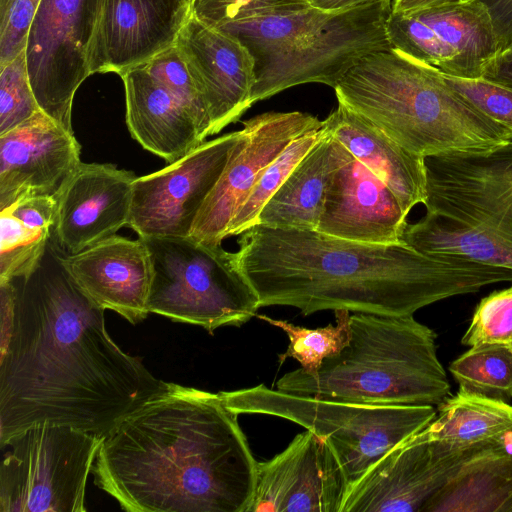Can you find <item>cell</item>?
Returning a JSON list of instances; mask_svg holds the SVG:
<instances>
[{"instance_id": "4", "label": "cell", "mask_w": 512, "mask_h": 512, "mask_svg": "<svg viewBox=\"0 0 512 512\" xmlns=\"http://www.w3.org/2000/svg\"><path fill=\"white\" fill-rule=\"evenodd\" d=\"M334 90L338 103L422 158L512 140L510 130L450 87L441 72L394 48L364 56Z\"/></svg>"}, {"instance_id": "18", "label": "cell", "mask_w": 512, "mask_h": 512, "mask_svg": "<svg viewBox=\"0 0 512 512\" xmlns=\"http://www.w3.org/2000/svg\"><path fill=\"white\" fill-rule=\"evenodd\" d=\"M175 47L206 103L210 136L238 121L253 105L256 63L236 37L192 14Z\"/></svg>"}, {"instance_id": "8", "label": "cell", "mask_w": 512, "mask_h": 512, "mask_svg": "<svg viewBox=\"0 0 512 512\" xmlns=\"http://www.w3.org/2000/svg\"><path fill=\"white\" fill-rule=\"evenodd\" d=\"M142 239L152 265L149 313L201 326L210 334L256 316L259 297L233 253L189 236Z\"/></svg>"}, {"instance_id": "12", "label": "cell", "mask_w": 512, "mask_h": 512, "mask_svg": "<svg viewBox=\"0 0 512 512\" xmlns=\"http://www.w3.org/2000/svg\"><path fill=\"white\" fill-rule=\"evenodd\" d=\"M386 31L392 48L452 77L481 78L501 52L489 14L475 1L391 10Z\"/></svg>"}, {"instance_id": "16", "label": "cell", "mask_w": 512, "mask_h": 512, "mask_svg": "<svg viewBox=\"0 0 512 512\" xmlns=\"http://www.w3.org/2000/svg\"><path fill=\"white\" fill-rule=\"evenodd\" d=\"M348 481L329 443L306 429L258 462L248 512H340Z\"/></svg>"}, {"instance_id": "44", "label": "cell", "mask_w": 512, "mask_h": 512, "mask_svg": "<svg viewBox=\"0 0 512 512\" xmlns=\"http://www.w3.org/2000/svg\"><path fill=\"white\" fill-rule=\"evenodd\" d=\"M499 512H512V495L501 506Z\"/></svg>"}, {"instance_id": "27", "label": "cell", "mask_w": 512, "mask_h": 512, "mask_svg": "<svg viewBox=\"0 0 512 512\" xmlns=\"http://www.w3.org/2000/svg\"><path fill=\"white\" fill-rule=\"evenodd\" d=\"M511 430V404L459 391L438 405V413L422 432L430 440L468 448Z\"/></svg>"}, {"instance_id": "30", "label": "cell", "mask_w": 512, "mask_h": 512, "mask_svg": "<svg viewBox=\"0 0 512 512\" xmlns=\"http://www.w3.org/2000/svg\"><path fill=\"white\" fill-rule=\"evenodd\" d=\"M327 132L324 122L323 126L307 131L295 138L271 161L235 213L226 230L225 239L230 236H239L256 225L257 218L269 199L282 186L298 163Z\"/></svg>"}, {"instance_id": "29", "label": "cell", "mask_w": 512, "mask_h": 512, "mask_svg": "<svg viewBox=\"0 0 512 512\" xmlns=\"http://www.w3.org/2000/svg\"><path fill=\"white\" fill-rule=\"evenodd\" d=\"M449 371L459 391L493 400H512V347L509 343H480L455 359Z\"/></svg>"}, {"instance_id": "39", "label": "cell", "mask_w": 512, "mask_h": 512, "mask_svg": "<svg viewBox=\"0 0 512 512\" xmlns=\"http://www.w3.org/2000/svg\"><path fill=\"white\" fill-rule=\"evenodd\" d=\"M2 210L9 211L23 223L53 231L56 220L57 199L48 196H31L18 200Z\"/></svg>"}, {"instance_id": "31", "label": "cell", "mask_w": 512, "mask_h": 512, "mask_svg": "<svg viewBox=\"0 0 512 512\" xmlns=\"http://www.w3.org/2000/svg\"><path fill=\"white\" fill-rule=\"evenodd\" d=\"M334 314L336 325L329 324L314 329L266 315L256 316L287 334L289 345L286 351L278 356L280 364L287 358H292L300 363L305 373L315 374L326 358L341 352L351 339L350 311L340 309L335 310Z\"/></svg>"}, {"instance_id": "15", "label": "cell", "mask_w": 512, "mask_h": 512, "mask_svg": "<svg viewBox=\"0 0 512 512\" xmlns=\"http://www.w3.org/2000/svg\"><path fill=\"white\" fill-rule=\"evenodd\" d=\"M227 164L203 203L189 237L221 245L235 213L245 201L263 170L295 138L323 126L308 113L265 112L246 120Z\"/></svg>"}, {"instance_id": "32", "label": "cell", "mask_w": 512, "mask_h": 512, "mask_svg": "<svg viewBox=\"0 0 512 512\" xmlns=\"http://www.w3.org/2000/svg\"><path fill=\"white\" fill-rule=\"evenodd\" d=\"M52 231L31 227L0 210V282L28 277L41 263Z\"/></svg>"}, {"instance_id": "10", "label": "cell", "mask_w": 512, "mask_h": 512, "mask_svg": "<svg viewBox=\"0 0 512 512\" xmlns=\"http://www.w3.org/2000/svg\"><path fill=\"white\" fill-rule=\"evenodd\" d=\"M101 0H41L29 27L25 56L41 110L70 132L74 95L91 75L90 49Z\"/></svg>"}, {"instance_id": "41", "label": "cell", "mask_w": 512, "mask_h": 512, "mask_svg": "<svg viewBox=\"0 0 512 512\" xmlns=\"http://www.w3.org/2000/svg\"><path fill=\"white\" fill-rule=\"evenodd\" d=\"M482 77L512 87V52L501 51L486 66Z\"/></svg>"}, {"instance_id": "25", "label": "cell", "mask_w": 512, "mask_h": 512, "mask_svg": "<svg viewBox=\"0 0 512 512\" xmlns=\"http://www.w3.org/2000/svg\"><path fill=\"white\" fill-rule=\"evenodd\" d=\"M351 157L352 154L327 132L269 199L256 224L316 230L331 178Z\"/></svg>"}, {"instance_id": "3", "label": "cell", "mask_w": 512, "mask_h": 512, "mask_svg": "<svg viewBox=\"0 0 512 512\" xmlns=\"http://www.w3.org/2000/svg\"><path fill=\"white\" fill-rule=\"evenodd\" d=\"M239 236L234 261L260 308L291 306L305 316L340 309L407 316L452 296L512 282V270L423 254L404 241L366 243L261 224Z\"/></svg>"}, {"instance_id": "22", "label": "cell", "mask_w": 512, "mask_h": 512, "mask_svg": "<svg viewBox=\"0 0 512 512\" xmlns=\"http://www.w3.org/2000/svg\"><path fill=\"white\" fill-rule=\"evenodd\" d=\"M407 213L394 192L353 155L332 176L316 230L352 241L397 244Z\"/></svg>"}, {"instance_id": "13", "label": "cell", "mask_w": 512, "mask_h": 512, "mask_svg": "<svg viewBox=\"0 0 512 512\" xmlns=\"http://www.w3.org/2000/svg\"><path fill=\"white\" fill-rule=\"evenodd\" d=\"M492 440L456 448L430 440L420 430L393 446L348 486L340 512H422L461 465Z\"/></svg>"}, {"instance_id": "1", "label": "cell", "mask_w": 512, "mask_h": 512, "mask_svg": "<svg viewBox=\"0 0 512 512\" xmlns=\"http://www.w3.org/2000/svg\"><path fill=\"white\" fill-rule=\"evenodd\" d=\"M50 244L28 277L0 283V446L41 423L102 438L168 386L114 342Z\"/></svg>"}, {"instance_id": "6", "label": "cell", "mask_w": 512, "mask_h": 512, "mask_svg": "<svg viewBox=\"0 0 512 512\" xmlns=\"http://www.w3.org/2000/svg\"><path fill=\"white\" fill-rule=\"evenodd\" d=\"M351 339L319 371L284 374L276 389L379 405H439L451 396L436 353V334L413 315L354 313Z\"/></svg>"}, {"instance_id": "20", "label": "cell", "mask_w": 512, "mask_h": 512, "mask_svg": "<svg viewBox=\"0 0 512 512\" xmlns=\"http://www.w3.org/2000/svg\"><path fill=\"white\" fill-rule=\"evenodd\" d=\"M136 178L113 164L81 162L57 199L53 234L59 249L80 252L128 225Z\"/></svg>"}, {"instance_id": "34", "label": "cell", "mask_w": 512, "mask_h": 512, "mask_svg": "<svg viewBox=\"0 0 512 512\" xmlns=\"http://www.w3.org/2000/svg\"><path fill=\"white\" fill-rule=\"evenodd\" d=\"M41 111L31 87L25 50L0 67V135Z\"/></svg>"}, {"instance_id": "28", "label": "cell", "mask_w": 512, "mask_h": 512, "mask_svg": "<svg viewBox=\"0 0 512 512\" xmlns=\"http://www.w3.org/2000/svg\"><path fill=\"white\" fill-rule=\"evenodd\" d=\"M337 13L308 5L240 18L215 28L240 40L258 64L288 51L319 31Z\"/></svg>"}, {"instance_id": "9", "label": "cell", "mask_w": 512, "mask_h": 512, "mask_svg": "<svg viewBox=\"0 0 512 512\" xmlns=\"http://www.w3.org/2000/svg\"><path fill=\"white\" fill-rule=\"evenodd\" d=\"M101 442L50 423L11 437L0 465V512H85L88 475Z\"/></svg>"}, {"instance_id": "35", "label": "cell", "mask_w": 512, "mask_h": 512, "mask_svg": "<svg viewBox=\"0 0 512 512\" xmlns=\"http://www.w3.org/2000/svg\"><path fill=\"white\" fill-rule=\"evenodd\" d=\"M512 339V286L483 298L475 309L461 342L509 343Z\"/></svg>"}, {"instance_id": "46", "label": "cell", "mask_w": 512, "mask_h": 512, "mask_svg": "<svg viewBox=\"0 0 512 512\" xmlns=\"http://www.w3.org/2000/svg\"><path fill=\"white\" fill-rule=\"evenodd\" d=\"M509 344H510V346L512 347V339L510 340Z\"/></svg>"}, {"instance_id": "40", "label": "cell", "mask_w": 512, "mask_h": 512, "mask_svg": "<svg viewBox=\"0 0 512 512\" xmlns=\"http://www.w3.org/2000/svg\"><path fill=\"white\" fill-rule=\"evenodd\" d=\"M481 4L490 16L501 51L512 40V0H470Z\"/></svg>"}, {"instance_id": "45", "label": "cell", "mask_w": 512, "mask_h": 512, "mask_svg": "<svg viewBox=\"0 0 512 512\" xmlns=\"http://www.w3.org/2000/svg\"><path fill=\"white\" fill-rule=\"evenodd\" d=\"M502 51L512 52V40Z\"/></svg>"}, {"instance_id": "19", "label": "cell", "mask_w": 512, "mask_h": 512, "mask_svg": "<svg viewBox=\"0 0 512 512\" xmlns=\"http://www.w3.org/2000/svg\"><path fill=\"white\" fill-rule=\"evenodd\" d=\"M81 146L42 110L0 135V210L20 199H58L81 164Z\"/></svg>"}, {"instance_id": "24", "label": "cell", "mask_w": 512, "mask_h": 512, "mask_svg": "<svg viewBox=\"0 0 512 512\" xmlns=\"http://www.w3.org/2000/svg\"><path fill=\"white\" fill-rule=\"evenodd\" d=\"M324 122L330 135L394 192L407 214L424 203V158L407 151L341 103Z\"/></svg>"}, {"instance_id": "2", "label": "cell", "mask_w": 512, "mask_h": 512, "mask_svg": "<svg viewBox=\"0 0 512 512\" xmlns=\"http://www.w3.org/2000/svg\"><path fill=\"white\" fill-rule=\"evenodd\" d=\"M220 393L167 388L101 438L94 483L129 512H248L257 465Z\"/></svg>"}, {"instance_id": "37", "label": "cell", "mask_w": 512, "mask_h": 512, "mask_svg": "<svg viewBox=\"0 0 512 512\" xmlns=\"http://www.w3.org/2000/svg\"><path fill=\"white\" fill-rule=\"evenodd\" d=\"M191 6L196 18L216 27L240 18L308 5L298 0H192Z\"/></svg>"}, {"instance_id": "17", "label": "cell", "mask_w": 512, "mask_h": 512, "mask_svg": "<svg viewBox=\"0 0 512 512\" xmlns=\"http://www.w3.org/2000/svg\"><path fill=\"white\" fill-rule=\"evenodd\" d=\"M192 0H101L90 73L120 76L174 46Z\"/></svg>"}, {"instance_id": "11", "label": "cell", "mask_w": 512, "mask_h": 512, "mask_svg": "<svg viewBox=\"0 0 512 512\" xmlns=\"http://www.w3.org/2000/svg\"><path fill=\"white\" fill-rule=\"evenodd\" d=\"M391 2L384 0L341 11L288 51L256 64L252 103L306 83L334 88L364 56L392 48L386 31Z\"/></svg>"}, {"instance_id": "5", "label": "cell", "mask_w": 512, "mask_h": 512, "mask_svg": "<svg viewBox=\"0 0 512 512\" xmlns=\"http://www.w3.org/2000/svg\"><path fill=\"white\" fill-rule=\"evenodd\" d=\"M426 214L407 223L415 250L512 270V140L424 158Z\"/></svg>"}, {"instance_id": "14", "label": "cell", "mask_w": 512, "mask_h": 512, "mask_svg": "<svg viewBox=\"0 0 512 512\" xmlns=\"http://www.w3.org/2000/svg\"><path fill=\"white\" fill-rule=\"evenodd\" d=\"M240 130L204 141L165 168L137 177L128 226L139 237H187L220 178Z\"/></svg>"}, {"instance_id": "7", "label": "cell", "mask_w": 512, "mask_h": 512, "mask_svg": "<svg viewBox=\"0 0 512 512\" xmlns=\"http://www.w3.org/2000/svg\"><path fill=\"white\" fill-rule=\"evenodd\" d=\"M236 414H265L292 421L325 439L348 486L393 446L426 427L433 405H379L254 387L219 392ZM348 488V487H347Z\"/></svg>"}, {"instance_id": "33", "label": "cell", "mask_w": 512, "mask_h": 512, "mask_svg": "<svg viewBox=\"0 0 512 512\" xmlns=\"http://www.w3.org/2000/svg\"><path fill=\"white\" fill-rule=\"evenodd\" d=\"M194 116L203 139L210 136V117L204 98L174 46L143 64Z\"/></svg>"}, {"instance_id": "43", "label": "cell", "mask_w": 512, "mask_h": 512, "mask_svg": "<svg viewBox=\"0 0 512 512\" xmlns=\"http://www.w3.org/2000/svg\"><path fill=\"white\" fill-rule=\"evenodd\" d=\"M470 0H392L391 10L393 12H410L418 9L455 4Z\"/></svg>"}, {"instance_id": "38", "label": "cell", "mask_w": 512, "mask_h": 512, "mask_svg": "<svg viewBox=\"0 0 512 512\" xmlns=\"http://www.w3.org/2000/svg\"><path fill=\"white\" fill-rule=\"evenodd\" d=\"M41 0H0V67L25 49L30 24Z\"/></svg>"}, {"instance_id": "42", "label": "cell", "mask_w": 512, "mask_h": 512, "mask_svg": "<svg viewBox=\"0 0 512 512\" xmlns=\"http://www.w3.org/2000/svg\"><path fill=\"white\" fill-rule=\"evenodd\" d=\"M301 3L311 7L318 8L326 12H341L369 3L384 0H298Z\"/></svg>"}, {"instance_id": "23", "label": "cell", "mask_w": 512, "mask_h": 512, "mask_svg": "<svg viewBox=\"0 0 512 512\" xmlns=\"http://www.w3.org/2000/svg\"><path fill=\"white\" fill-rule=\"evenodd\" d=\"M131 136L168 164L204 142L190 110L141 64L121 75Z\"/></svg>"}, {"instance_id": "36", "label": "cell", "mask_w": 512, "mask_h": 512, "mask_svg": "<svg viewBox=\"0 0 512 512\" xmlns=\"http://www.w3.org/2000/svg\"><path fill=\"white\" fill-rule=\"evenodd\" d=\"M443 75L446 83L479 111L512 132V87L481 78Z\"/></svg>"}, {"instance_id": "21", "label": "cell", "mask_w": 512, "mask_h": 512, "mask_svg": "<svg viewBox=\"0 0 512 512\" xmlns=\"http://www.w3.org/2000/svg\"><path fill=\"white\" fill-rule=\"evenodd\" d=\"M60 261L75 283L96 304L132 324L149 314L152 281L150 254L142 238L114 235Z\"/></svg>"}, {"instance_id": "26", "label": "cell", "mask_w": 512, "mask_h": 512, "mask_svg": "<svg viewBox=\"0 0 512 512\" xmlns=\"http://www.w3.org/2000/svg\"><path fill=\"white\" fill-rule=\"evenodd\" d=\"M512 495V430L465 461L422 512H499Z\"/></svg>"}]
</instances>
